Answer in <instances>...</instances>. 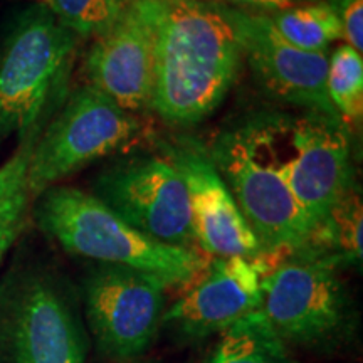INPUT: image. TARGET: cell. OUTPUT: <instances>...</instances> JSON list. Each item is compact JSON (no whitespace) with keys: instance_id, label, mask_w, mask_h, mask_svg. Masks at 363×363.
Wrapping results in <instances>:
<instances>
[{"instance_id":"obj_1","label":"cell","mask_w":363,"mask_h":363,"mask_svg":"<svg viewBox=\"0 0 363 363\" xmlns=\"http://www.w3.org/2000/svg\"><path fill=\"white\" fill-rule=\"evenodd\" d=\"M234 7L208 0H158L152 108L175 126L201 123L224 101L242 67Z\"/></svg>"},{"instance_id":"obj_2","label":"cell","mask_w":363,"mask_h":363,"mask_svg":"<svg viewBox=\"0 0 363 363\" xmlns=\"http://www.w3.org/2000/svg\"><path fill=\"white\" fill-rule=\"evenodd\" d=\"M79 38L40 4L13 19L0 45V147L43 131L69 93Z\"/></svg>"},{"instance_id":"obj_3","label":"cell","mask_w":363,"mask_h":363,"mask_svg":"<svg viewBox=\"0 0 363 363\" xmlns=\"http://www.w3.org/2000/svg\"><path fill=\"white\" fill-rule=\"evenodd\" d=\"M35 219L67 252L145 272L167 286L190 283L206 266L201 254L150 239L93 194L74 187L54 185L39 194Z\"/></svg>"},{"instance_id":"obj_4","label":"cell","mask_w":363,"mask_h":363,"mask_svg":"<svg viewBox=\"0 0 363 363\" xmlns=\"http://www.w3.org/2000/svg\"><path fill=\"white\" fill-rule=\"evenodd\" d=\"M207 152L262 254L298 251L310 242L315 227L281 174L256 115L217 133Z\"/></svg>"},{"instance_id":"obj_5","label":"cell","mask_w":363,"mask_h":363,"mask_svg":"<svg viewBox=\"0 0 363 363\" xmlns=\"http://www.w3.org/2000/svg\"><path fill=\"white\" fill-rule=\"evenodd\" d=\"M256 120L281 174L316 229L355 184L350 130L340 118L313 111L261 113Z\"/></svg>"},{"instance_id":"obj_6","label":"cell","mask_w":363,"mask_h":363,"mask_svg":"<svg viewBox=\"0 0 363 363\" xmlns=\"http://www.w3.org/2000/svg\"><path fill=\"white\" fill-rule=\"evenodd\" d=\"M138 116L91 84L69 91L34 145L27 170L30 199L89 163L128 150L145 131Z\"/></svg>"},{"instance_id":"obj_7","label":"cell","mask_w":363,"mask_h":363,"mask_svg":"<svg viewBox=\"0 0 363 363\" xmlns=\"http://www.w3.org/2000/svg\"><path fill=\"white\" fill-rule=\"evenodd\" d=\"M266 272L261 279L262 313L284 343L321 347L342 338L348 323V296L338 259L313 247Z\"/></svg>"},{"instance_id":"obj_8","label":"cell","mask_w":363,"mask_h":363,"mask_svg":"<svg viewBox=\"0 0 363 363\" xmlns=\"http://www.w3.org/2000/svg\"><path fill=\"white\" fill-rule=\"evenodd\" d=\"M94 197L150 239L195 251L187 189L165 153L113 163L94 182Z\"/></svg>"},{"instance_id":"obj_9","label":"cell","mask_w":363,"mask_h":363,"mask_svg":"<svg viewBox=\"0 0 363 363\" xmlns=\"http://www.w3.org/2000/svg\"><path fill=\"white\" fill-rule=\"evenodd\" d=\"M157 43L158 0H133L123 16L91 44L84 57L86 84L135 115L150 110Z\"/></svg>"},{"instance_id":"obj_10","label":"cell","mask_w":363,"mask_h":363,"mask_svg":"<svg viewBox=\"0 0 363 363\" xmlns=\"http://www.w3.org/2000/svg\"><path fill=\"white\" fill-rule=\"evenodd\" d=\"M163 281L101 264L86 281V313L99 350L113 358H135L147 350L162 321Z\"/></svg>"},{"instance_id":"obj_11","label":"cell","mask_w":363,"mask_h":363,"mask_svg":"<svg viewBox=\"0 0 363 363\" xmlns=\"http://www.w3.org/2000/svg\"><path fill=\"white\" fill-rule=\"evenodd\" d=\"M242 61L274 101L340 118L326 89L328 52H306L281 38L267 13L234 7Z\"/></svg>"},{"instance_id":"obj_12","label":"cell","mask_w":363,"mask_h":363,"mask_svg":"<svg viewBox=\"0 0 363 363\" xmlns=\"http://www.w3.org/2000/svg\"><path fill=\"white\" fill-rule=\"evenodd\" d=\"M184 179L195 244L216 257L262 256L259 240L239 211L233 194L199 140L180 138L163 147Z\"/></svg>"},{"instance_id":"obj_13","label":"cell","mask_w":363,"mask_h":363,"mask_svg":"<svg viewBox=\"0 0 363 363\" xmlns=\"http://www.w3.org/2000/svg\"><path fill=\"white\" fill-rule=\"evenodd\" d=\"M264 274L257 257H216L206 276L163 313L162 323L192 340L224 331L259 308Z\"/></svg>"},{"instance_id":"obj_14","label":"cell","mask_w":363,"mask_h":363,"mask_svg":"<svg viewBox=\"0 0 363 363\" xmlns=\"http://www.w3.org/2000/svg\"><path fill=\"white\" fill-rule=\"evenodd\" d=\"M13 363H84V345L56 286L33 278L13 305Z\"/></svg>"},{"instance_id":"obj_15","label":"cell","mask_w":363,"mask_h":363,"mask_svg":"<svg viewBox=\"0 0 363 363\" xmlns=\"http://www.w3.org/2000/svg\"><path fill=\"white\" fill-rule=\"evenodd\" d=\"M208 363H298L259 310L222 331Z\"/></svg>"},{"instance_id":"obj_16","label":"cell","mask_w":363,"mask_h":363,"mask_svg":"<svg viewBox=\"0 0 363 363\" xmlns=\"http://www.w3.org/2000/svg\"><path fill=\"white\" fill-rule=\"evenodd\" d=\"M362 190L353 184L350 190L330 211L326 219L316 227L308 247L328 254L340 262L362 264Z\"/></svg>"},{"instance_id":"obj_17","label":"cell","mask_w":363,"mask_h":363,"mask_svg":"<svg viewBox=\"0 0 363 363\" xmlns=\"http://www.w3.org/2000/svg\"><path fill=\"white\" fill-rule=\"evenodd\" d=\"M40 133L34 131L19 142L13 155L0 165V262L24 224L30 201L27 170Z\"/></svg>"},{"instance_id":"obj_18","label":"cell","mask_w":363,"mask_h":363,"mask_svg":"<svg viewBox=\"0 0 363 363\" xmlns=\"http://www.w3.org/2000/svg\"><path fill=\"white\" fill-rule=\"evenodd\" d=\"M281 38L306 52H326L330 44L343 39L342 26L328 2H308L267 13Z\"/></svg>"},{"instance_id":"obj_19","label":"cell","mask_w":363,"mask_h":363,"mask_svg":"<svg viewBox=\"0 0 363 363\" xmlns=\"http://www.w3.org/2000/svg\"><path fill=\"white\" fill-rule=\"evenodd\" d=\"M326 89L335 111L350 130L360 128L363 118V59L348 44L328 56Z\"/></svg>"},{"instance_id":"obj_20","label":"cell","mask_w":363,"mask_h":363,"mask_svg":"<svg viewBox=\"0 0 363 363\" xmlns=\"http://www.w3.org/2000/svg\"><path fill=\"white\" fill-rule=\"evenodd\" d=\"M133 0H38L79 39H96L123 16Z\"/></svg>"},{"instance_id":"obj_21","label":"cell","mask_w":363,"mask_h":363,"mask_svg":"<svg viewBox=\"0 0 363 363\" xmlns=\"http://www.w3.org/2000/svg\"><path fill=\"white\" fill-rule=\"evenodd\" d=\"M342 26L343 39L350 48L363 51V0H330Z\"/></svg>"}]
</instances>
